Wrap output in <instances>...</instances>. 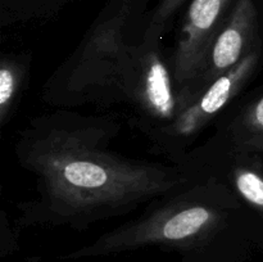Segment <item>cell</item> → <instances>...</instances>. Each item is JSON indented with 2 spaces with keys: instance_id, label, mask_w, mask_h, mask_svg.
<instances>
[{
  "instance_id": "obj_3",
  "label": "cell",
  "mask_w": 263,
  "mask_h": 262,
  "mask_svg": "<svg viewBox=\"0 0 263 262\" xmlns=\"http://www.w3.org/2000/svg\"><path fill=\"white\" fill-rule=\"evenodd\" d=\"M121 102L136 110L135 125L146 136L176 120L184 109L172 67L163 58L159 43L139 40L121 90Z\"/></svg>"
},
{
  "instance_id": "obj_1",
  "label": "cell",
  "mask_w": 263,
  "mask_h": 262,
  "mask_svg": "<svg viewBox=\"0 0 263 262\" xmlns=\"http://www.w3.org/2000/svg\"><path fill=\"white\" fill-rule=\"evenodd\" d=\"M112 116L55 110L28 121L15 140L18 163L35 177V197L18 203L17 223L85 230L168 194L190 179L179 163L128 158L110 148Z\"/></svg>"
},
{
  "instance_id": "obj_6",
  "label": "cell",
  "mask_w": 263,
  "mask_h": 262,
  "mask_svg": "<svg viewBox=\"0 0 263 262\" xmlns=\"http://www.w3.org/2000/svg\"><path fill=\"white\" fill-rule=\"evenodd\" d=\"M258 46L261 41L256 7L252 0H238L205 55L199 76L189 91L187 104L211 82L234 68Z\"/></svg>"
},
{
  "instance_id": "obj_7",
  "label": "cell",
  "mask_w": 263,
  "mask_h": 262,
  "mask_svg": "<svg viewBox=\"0 0 263 262\" xmlns=\"http://www.w3.org/2000/svg\"><path fill=\"white\" fill-rule=\"evenodd\" d=\"M217 135L239 148L263 153V95L239 110Z\"/></svg>"
},
{
  "instance_id": "obj_5",
  "label": "cell",
  "mask_w": 263,
  "mask_h": 262,
  "mask_svg": "<svg viewBox=\"0 0 263 262\" xmlns=\"http://www.w3.org/2000/svg\"><path fill=\"white\" fill-rule=\"evenodd\" d=\"M238 0H192L171 61L180 98L187 104L193 84L199 76L205 55L225 26Z\"/></svg>"
},
{
  "instance_id": "obj_2",
  "label": "cell",
  "mask_w": 263,
  "mask_h": 262,
  "mask_svg": "<svg viewBox=\"0 0 263 262\" xmlns=\"http://www.w3.org/2000/svg\"><path fill=\"white\" fill-rule=\"evenodd\" d=\"M179 164L190 172L182 186L149 203L143 215L63 258L112 256L145 247L174 249L187 257L240 252L253 236L261 216L222 180Z\"/></svg>"
},
{
  "instance_id": "obj_8",
  "label": "cell",
  "mask_w": 263,
  "mask_h": 262,
  "mask_svg": "<svg viewBox=\"0 0 263 262\" xmlns=\"http://www.w3.org/2000/svg\"><path fill=\"white\" fill-rule=\"evenodd\" d=\"M30 59L8 54L0 59V123L7 125L26 81Z\"/></svg>"
},
{
  "instance_id": "obj_4",
  "label": "cell",
  "mask_w": 263,
  "mask_h": 262,
  "mask_svg": "<svg viewBox=\"0 0 263 262\" xmlns=\"http://www.w3.org/2000/svg\"><path fill=\"white\" fill-rule=\"evenodd\" d=\"M259 61L261 46L195 95L174 122L149 136L151 143L177 161L186 146L240 94L256 73Z\"/></svg>"
}]
</instances>
